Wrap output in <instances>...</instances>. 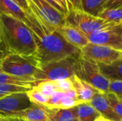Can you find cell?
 <instances>
[{"label": "cell", "mask_w": 122, "mask_h": 121, "mask_svg": "<svg viewBox=\"0 0 122 121\" xmlns=\"http://www.w3.org/2000/svg\"><path fill=\"white\" fill-rule=\"evenodd\" d=\"M0 121H18L17 118H0Z\"/></svg>", "instance_id": "d6a6232c"}, {"label": "cell", "mask_w": 122, "mask_h": 121, "mask_svg": "<svg viewBox=\"0 0 122 121\" xmlns=\"http://www.w3.org/2000/svg\"><path fill=\"white\" fill-rule=\"evenodd\" d=\"M26 94L31 103L39 106H45L49 100V97L45 96L34 87L26 92Z\"/></svg>", "instance_id": "603a6c76"}, {"label": "cell", "mask_w": 122, "mask_h": 121, "mask_svg": "<svg viewBox=\"0 0 122 121\" xmlns=\"http://www.w3.org/2000/svg\"><path fill=\"white\" fill-rule=\"evenodd\" d=\"M67 1L71 4V6H72V8L81 9V0H67Z\"/></svg>", "instance_id": "1f68e13d"}, {"label": "cell", "mask_w": 122, "mask_h": 121, "mask_svg": "<svg viewBox=\"0 0 122 121\" xmlns=\"http://www.w3.org/2000/svg\"><path fill=\"white\" fill-rule=\"evenodd\" d=\"M17 5H19L26 13L30 12L27 0H13Z\"/></svg>", "instance_id": "f546056e"}, {"label": "cell", "mask_w": 122, "mask_h": 121, "mask_svg": "<svg viewBox=\"0 0 122 121\" xmlns=\"http://www.w3.org/2000/svg\"><path fill=\"white\" fill-rule=\"evenodd\" d=\"M37 83L32 78H25L11 76L0 71V85H14L32 88Z\"/></svg>", "instance_id": "d6986e66"}, {"label": "cell", "mask_w": 122, "mask_h": 121, "mask_svg": "<svg viewBox=\"0 0 122 121\" xmlns=\"http://www.w3.org/2000/svg\"><path fill=\"white\" fill-rule=\"evenodd\" d=\"M17 119H18V121H24V120L21 119V118H17Z\"/></svg>", "instance_id": "836d02e7"}, {"label": "cell", "mask_w": 122, "mask_h": 121, "mask_svg": "<svg viewBox=\"0 0 122 121\" xmlns=\"http://www.w3.org/2000/svg\"><path fill=\"white\" fill-rule=\"evenodd\" d=\"M97 64L102 75L109 81L122 79V58L110 64Z\"/></svg>", "instance_id": "9a60e30c"}, {"label": "cell", "mask_w": 122, "mask_h": 121, "mask_svg": "<svg viewBox=\"0 0 122 121\" xmlns=\"http://www.w3.org/2000/svg\"><path fill=\"white\" fill-rule=\"evenodd\" d=\"M39 66L36 56L9 53L1 63L0 71L16 77L34 79Z\"/></svg>", "instance_id": "5b68a950"}, {"label": "cell", "mask_w": 122, "mask_h": 121, "mask_svg": "<svg viewBox=\"0 0 122 121\" xmlns=\"http://www.w3.org/2000/svg\"><path fill=\"white\" fill-rule=\"evenodd\" d=\"M34 88H36L38 91H39L45 96L49 98L53 93H54L56 91L54 81H49L39 82L34 86Z\"/></svg>", "instance_id": "cb8c5ba5"}, {"label": "cell", "mask_w": 122, "mask_h": 121, "mask_svg": "<svg viewBox=\"0 0 122 121\" xmlns=\"http://www.w3.org/2000/svg\"><path fill=\"white\" fill-rule=\"evenodd\" d=\"M9 54V52L6 51V49L5 48V47L4 46V45L1 44V42L0 41V66H1V63L3 61V59Z\"/></svg>", "instance_id": "4dcf8cb0"}, {"label": "cell", "mask_w": 122, "mask_h": 121, "mask_svg": "<svg viewBox=\"0 0 122 121\" xmlns=\"http://www.w3.org/2000/svg\"><path fill=\"white\" fill-rule=\"evenodd\" d=\"M73 89L76 96V101L79 104L84 103H89L94 96L99 93V91L93 88L87 83L81 81L75 75L71 78Z\"/></svg>", "instance_id": "7c38bea8"}, {"label": "cell", "mask_w": 122, "mask_h": 121, "mask_svg": "<svg viewBox=\"0 0 122 121\" xmlns=\"http://www.w3.org/2000/svg\"><path fill=\"white\" fill-rule=\"evenodd\" d=\"M97 16L109 22L122 24V6L102 9L99 12Z\"/></svg>", "instance_id": "ffe728a7"}, {"label": "cell", "mask_w": 122, "mask_h": 121, "mask_svg": "<svg viewBox=\"0 0 122 121\" xmlns=\"http://www.w3.org/2000/svg\"><path fill=\"white\" fill-rule=\"evenodd\" d=\"M24 22L32 34L36 46V57L40 65L80 56V49L69 44L57 29L47 26L32 12L26 13Z\"/></svg>", "instance_id": "6da1fadb"}, {"label": "cell", "mask_w": 122, "mask_h": 121, "mask_svg": "<svg viewBox=\"0 0 122 121\" xmlns=\"http://www.w3.org/2000/svg\"><path fill=\"white\" fill-rule=\"evenodd\" d=\"M89 43L122 51V24L86 36Z\"/></svg>", "instance_id": "30bf717a"}, {"label": "cell", "mask_w": 122, "mask_h": 121, "mask_svg": "<svg viewBox=\"0 0 122 121\" xmlns=\"http://www.w3.org/2000/svg\"><path fill=\"white\" fill-rule=\"evenodd\" d=\"M46 113L47 121H74L75 116L72 108H47L41 106Z\"/></svg>", "instance_id": "e0dca14e"}, {"label": "cell", "mask_w": 122, "mask_h": 121, "mask_svg": "<svg viewBox=\"0 0 122 121\" xmlns=\"http://www.w3.org/2000/svg\"><path fill=\"white\" fill-rule=\"evenodd\" d=\"M77 121V120H75V121Z\"/></svg>", "instance_id": "e575fe53"}, {"label": "cell", "mask_w": 122, "mask_h": 121, "mask_svg": "<svg viewBox=\"0 0 122 121\" xmlns=\"http://www.w3.org/2000/svg\"><path fill=\"white\" fill-rule=\"evenodd\" d=\"M108 92L117 95L119 98H122V81L112 80L109 81Z\"/></svg>", "instance_id": "484cf974"}, {"label": "cell", "mask_w": 122, "mask_h": 121, "mask_svg": "<svg viewBox=\"0 0 122 121\" xmlns=\"http://www.w3.org/2000/svg\"><path fill=\"white\" fill-rule=\"evenodd\" d=\"M105 96L107 98V100L113 110V111L115 113V114L122 120V98H119L117 95L112 93H106Z\"/></svg>", "instance_id": "7402d4cb"}, {"label": "cell", "mask_w": 122, "mask_h": 121, "mask_svg": "<svg viewBox=\"0 0 122 121\" xmlns=\"http://www.w3.org/2000/svg\"><path fill=\"white\" fill-rule=\"evenodd\" d=\"M58 31L69 44L80 50L89 43L84 34L78 29L66 23Z\"/></svg>", "instance_id": "8fae6325"}, {"label": "cell", "mask_w": 122, "mask_h": 121, "mask_svg": "<svg viewBox=\"0 0 122 121\" xmlns=\"http://www.w3.org/2000/svg\"><path fill=\"white\" fill-rule=\"evenodd\" d=\"M122 0H104V4L102 5V9H113L122 6ZM101 10V11H102Z\"/></svg>", "instance_id": "83f0119b"}, {"label": "cell", "mask_w": 122, "mask_h": 121, "mask_svg": "<svg viewBox=\"0 0 122 121\" xmlns=\"http://www.w3.org/2000/svg\"><path fill=\"white\" fill-rule=\"evenodd\" d=\"M81 54L97 63L103 64H110L122 58V51L92 43L81 49Z\"/></svg>", "instance_id": "9c48e42d"}, {"label": "cell", "mask_w": 122, "mask_h": 121, "mask_svg": "<svg viewBox=\"0 0 122 121\" xmlns=\"http://www.w3.org/2000/svg\"><path fill=\"white\" fill-rule=\"evenodd\" d=\"M26 92L14 93L0 98V118H18L21 112L31 106Z\"/></svg>", "instance_id": "ba28073f"}, {"label": "cell", "mask_w": 122, "mask_h": 121, "mask_svg": "<svg viewBox=\"0 0 122 121\" xmlns=\"http://www.w3.org/2000/svg\"><path fill=\"white\" fill-rule=\"evenodd\" d=\"M31 12L47 26L59 30L66 23V16L44 0H27Z\"/></svg>", "instance_id": "52a82bcc"}, {"label": "cell", "mask_w": 122, "mask_h": 121, "mask_svg": "<svg viewBox=\"0 0 122 121\" xmlns=\"http://www.w3.org/2000/svg\"><path fill=\"white\" fill-rule=\"evenodd\" d=\"M44 1H46L48 4H49L51 6H53L54 9H56L58 11H59V12H60V13H61L62 14H64L65 16L67 15V14H68V13H67V12H66V11L62 8V7H61L59 5H58V4H57L54 1V0H44Z\"/></svg>", "instance_id": "f1b7e54d"}, {"label": "cell", "mask_w": 122, "mask_h": 121, "mask_svg": "<svg viewBox=\"0 0 122 121\" xmlns=\"http://www.w3.org/2000/svg\"><path fill=\"white\" fill-rule=\"evenodd\" d=\"M66 24H69L86 36L107 30L122 24H117L103 20L97 16L84 12L80 9L71 8L65 18Z\"/></svg>", "instance_id": "3957f363"}, {"label": "cell", "mask_w": 122, "mask_h": 121, "mask_svg": "<svg viewBox=\"0 0 122 121\" xmlns=\"http://www.w3.org/2000/svg\"><path fill=\"white\" fill-rule=\"evenodd\" d=\"M0 41L9 53L36 56V46L26 24L11 16L0 15Z\"/></svg>", "instance_id": "7a4b0ae2"}, {"label": "cell", "mask_w": 122, "mask_h": 121, "mask_svg": "<svg viewBox=\"0 0 122 121\" xmlns=\"http://www.w3.org/2000/svg\"><path fill=\"white\" fill-rule=\"evenodd\" d=\"M54 83H55V86H56L57 91L65 93L73 88L71 78H66V79L60 80V81H54Z\"/></svg>", "instance_id": "4316f807"}, {"label": "cell", "mask_w": 122, "mask_h": 121, "mask_svg": "<svg viewBox=\"0 0 122 121\" xmlns=\"http://www.w3.org/2000/svg\"><path fill=\"white\" fill-rule=\"evenodd\" d=\"M77 58L68 57L41 64L33 78L37 83L45 81H56L71 78L74 76V68Z\"/></svg>", "instance_id": "277c9868"}, {"label": "cell", "mask_w": 122, "mask_h": 121, "mask_svg": "<svg viewBox=\"0 0 122 121\" xmlns=\"http://www.w3.org/2000/svg\"><path fill=\"white\" fill-rule=\"evenodd\" d=\"M72 109L78 121H94L101 116L89 103L78 104Z\"/></svg>", "instance_id": "5bb4252c"}, {"label": "cell", "mask_w": 122, "mask_h": 121, "mask_svg": "<svg viewBox=\"0 0 122 121\" xmlns=\"http://www.w3.org/2000/svg\"><path fill=\"white\" fill-rule=\"evenodd\" d=\"M104 0H81V10L97 16L102 10Z\"/></svg>", "instance_id": "44dd1931"}, {"label": "cell", "mask_w": 122, "mask_h": 121, "mask_svg": "<svg viewBox=\"0 0 122 121\" xmlns=\"http://www.w3.org/2000/svg\"><path fill=\"white\" fill-rule=\"evenodd\" d=\"M30 89L31 88L14 85H0V98L11 93L28 92Z\"/></svg>", "instance_id": "d4e9b609"}, {"label": "cell", "mask_w": 122, "mask_h": 121, "mask_svg": "<svg viewBox=\"0 0 122 121\" xmlns=\"http://www.w3.org/2000/svg\"><path fill=\"white\" fill-rule=\"evenodd\" d=\"M0 15L11 16L24 21L26 12L13 0H0Z\"/></svg>", "instance_id": "2e32d148"}, {"label": "cell", "mask_w": 122, "mask_h": 121, "mask_svg": "<svg viewBox=\"0 0 122 121\" xmlns=\"http://www.w3.org/2000/svg\"><path fill=\"white\" fill-rule=\"evenodd\" d=\"M89 103L99 112V113L104 118L111 121H122L113 111L110 107L104 93H96Z\"/></svg>", "instance_id": "4fadbf2b"}, {"label": "cell", "mask_w": 122, "mask_h": 121, "mask_svg": "<svg viewBox=\"0 0 122 121\" xmlns=\"http://www.w3.org/2000/svg\"><path fill=\"white\" fill-rule=\"evenodd\" d=\"M74 75L99 92L108 93L109 81L102 75L96 62L85 58L81 54L76 61Z\"/></svg>", "instance_id": "8992f818"}, {"label": "cell", "mask_w": 122, "mask_h": 121, "mask_svg": "<svg viewBox=\"0 0 122 121\" xmlns=\"http://www.w3.org/2000/svg\"><path fill=\"white\" fill-rule=\"evenodd\" d=\"M18 118L26 121H47V116L41 106L33 103L20 113Z\"/></svg>", "instance_id": "ac0fdd59"}]
</instances>
